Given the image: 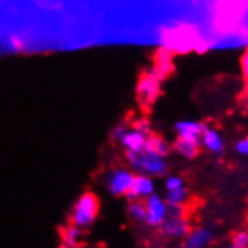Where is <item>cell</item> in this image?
Masks as SVG:
<instances>
[{
	"label": "cell",
	"instance_id": "4",
	"mask_svg": "<svg viewBox=\"0 0 248 248\" xmlns=\"http://www.w3.org/2000/svg\"><path fill=\"white\" fill-rule=\"evenodd\" d=\"M161 80L163 77L158 74L156 69H151L140 78L137 84V96L143 106H151L155 103V99L161 91Z\"/></svg>",
	"mask_w": 248,
	"mask_h": 248
},
{
	"label": "cell",
	"instance_id": "5",
	"mask_svg": "<svg viewBox=\"0 0 248 248\" xmlns=\"http://www.w3.org/2000/svg\"><path fill=\"white\" fill-rule=\"evenodd\" d=\"M146 208V224L149 227H158L161 226L169 217V205L166 203L164 197L159 194H152L144 200Z\"/></svg>",
	"mask_w": 248,
	"mask_h": 248
},
{
	"label": "cell",
	"instance_id": "20",
	"mask_svg": "<svg viewBox=\"0 0 248 248\" xmlns=\"http://www.w3.org/2000/svg\"><path fill=\"white\" fill-rule=\"evenodd\" d=\"M133 129L139 131V133H141L144 136H151V124H149L148 119H144V118H140V119L134 121Z\"/></svg>",
	"mask_w": 248,
	"mask_h": 248
},
{
	"label": "cell",
	"instance_id": "9",
	"mask_svg": "<svg viewBox=\"0 0 248 248\" xmlns=\"http://www.w3.org/2000/svg\"><path fill=\"white\" fill-rule=\"evenodd\" d=\"M200 146H203V148L208 152H211L212 155L220 156L226 149V141H224L223 134L217 128L206 126L200 139Z\"/></svg>",
	"mask_w": 248,
	"mask_h": 248
},
{
	"label": "cell",
	"instance_id": "11",
	"mask_svg": "<svg viewBox=\"0 0 248 248\" xmlns=\"http://www.w3.org/2000/svg\"><path fill=\"white\" fill-rule=\"evenodd\" d=\"M148 137L149 136H144L141 133L136 129H128L126 134L122 137L121 140V144L125 148L126 152H131V154H140L144 151L146 148V141H148Z\"/></svg>",
	"mask_w": 248,
	"mask_h": 248
},
{
	"label": "cell",
	"instance_id": "2",
	"mask_svg": "<svg viewBox=\"0 0 248 248\" xmlns=\"http://www.w3.org/2000/svg\"><path fill=\"white\" fill-rule=\"evenodd\" d=\"M98 208L99 205H98L96 196H93L92 193L81 194L77 199L74 208H72L71 224L78 227L80 230L91 227L98 217Z\"/></svg>",
	"mask_w": 248,
	"mask_h": 248
},
{
	"label": "cell",
	"instance_id": "17",
	"mask_svg": "<svg viewBox=\"0 0 248 248\" xmlns=\"http://www.w3.org/2000/svg\"><path fill=\"white\" fill-rule=\"evenodd\" d=\"M248 41L244 39L242 36H236V35H227L226 38L220 39L215 42V48H226V50H235L239 48L242 46H247Z\"/></svg>",
	"mask_w": 248,
	"mask_h": 248
},
{
	"label": "cell",
	"instance_id": "6",
	"mask_svg": "<svg viewBox=\"0 0 248 248\" xmlns=\"http://www.w3.org/2000/svg\"><path fill=\"white\" fill-rule=\"evenodd\" d=\"M191 230L188 218H167V220L159 226L161 236L170 241H182Z\"/></svg>",
	"mask_w": 248,
	"mask_h": 248
},
{
	"label": "cell",
	"instance_id": "15",
	"mask_svg": "<svg viewBox=\"0 0 248 248\" xmlns=\"http://www.w3.org/2000/svg\"><path fill=\"white\" fill-rule=\"evenodd\" d=\"M81 239V230L76 226H68L62 233V247L61 248H76Z\"/></svg>",
	"mask_w": 248,
	"mask_h": 248
},
{
	"label": "cell",
	"instance_id": "26",
	"mask_svg": "<svg viewBox=\"0 0 248 248\" xmlns=\"http://www.w3.org/2000/svg\"><path fill=\"white\" fill-rule=\"evenodd\" d=\"M229 248H236V247H233V245H230V247H229Z\"/></svg>",
	"mask_w": 248,
	"mask_h": 248
},
{
	"label": "cell",
	"instance_id": "14",
	"mask_svg": "<svg viewBox=\"0 0 248 248\" xmlns=\"http://www.w3.org/2000/svg\"><path fill=\"white\" fill-rule=\"evenodd\" d=\"M188 188L182 186L178 189H173V191H167L164 200L169 206H185V203L188 202Z\"/></svg>",
	"mask_w": 248,
	"mask_h": 248
},
{
	"label": "cell",
	"instance_id": "18",
	"mask_svg": "<svg viewBox=\"0 0 248 248\" xmlns=\"http://www.w3.org/2000/svg\"><path fill=\"white\" fill-rule=\"evenodd\" d=\"M230 245L236 248H248V230L247 229L238 230L235 235H233Z\"/></svg>",
	"mask_w": 248,
	"mask_h": 248
},
{
	"label": "cell",
	"instance_id": "3",
	"mask_svg": "<svg viewBox=\"0 0 248 248\" xmlns=\"http://www.w3.org/2000/svg\"><path fill=\"white\" fill-rule=\"evenodd\" d=\"M134 178H136V173L125 167H118V169L110 170L106 176V185H107L108 193L116 197L126 196L131 189V185L134 182Z\"/></svg>",
	"mask_w": 248,
	"mask_h": 248
},
{
	"label": "cell",
	"instance_id": "25",
	"mask_svg": "<svg viewBox=\"0 0 248 248\" xmlns=\"http://www.w3.org/2000/svg\"><path fill=\"white\" fill-rule=\"evenodd\" d=\"M209 248H220V247H212V245H211V247H209Z\"/></svg>",
	"mask_w": 248,
	"mask_h": 248
},
{
	"label": "cell",
	"instance_id": "13",
	"mask_svg": "<svg viewBox=\"0 0 248 248\" xmlns=\"http://www.w3.org/2000/svg\"><path fill=\"white\" fill-rule=\"evenodd\" d=\"M171 149L176 152L179 156H182L185 159H193V158H196L199 155L200 143H193V141L176 139V141H174L173 146H171Z\"/></svg>",
	"mask_w": 248,
	"mask_h": 248
},
{
	"label": "cell",
	"instance_id": "24",
	"mask_svg": "<svg viewBox=\"0 0 248 248\" xmlns=\"http://www.w3.org/2000/svg\"><path fill=\"white\" fill-rule=\"evenodd\" d=\"M242 72H244L245 81L248 83V50L242 56Z\"/></svg>",
	"mask_w": 248,
	"mask_h": 248
},
{
	"label": "cell",
	"instance_id": "8",
	"mask_svg": "<svg viewBox=\"0 0 248 248\" xmlns=\"http://www.w3.org/2000/svg\"><path fill=\"white\" fill-rule=\"evenodd\" d=\"M155 194V182L149 176H143V174H136L134 182L131 185V189L125 196L129 202L133 200H141L144 202L148 197Z\"/></svg>",
	"mask_w": 248,
	"mask_h": 248
},
{
	"label": "cell",
	"instance_id": "7",
	"mask_svg": "<svg viewBox=\"0 0 248 248\" xmlns=\"http://www.w3.org/2000/svg\"><path fill=\"white\" fill-rule=\"evenodd\" d=\"M215 235L214 230L206 226H199L189 230L188 235L182 239L181 248H209Z\"/></svg>",
	"mask_w": 248,
	"mask_h": 248
},
{
	"label": "cell",
	"instance_id": "23",
	"mask_svg": "<svg viewBox=\"0 0 248 248\" xmlns=\"http://www.w3.org/2000/svg\"><path fill=\"white\" fill-rule=\"evenodd\" d=\"M169 217L170 218H186V208L185 206H169Z\"/></svg>",
	"mask_w": 248,
	"mask_h": 248
},
{
	"label": "cell",
	"instance_id": "22",
	"mask_svg": "<svg viewBox=\"0 0 248 248\" xmlns=\"http://www.w3.org/2000/svg\"><path fill=\"white\" fill-rule=\"evenodd\" d=\"M235 152L241 156H248V136L236 141Z\"/></svg>",
	"mask_w": 248,
	"mask_h": 248
},
{
	"label": "cell",
	"instance_id": "1",
	"mask_svg": "<svg viewBox=\"0 0 248 248\" xmlns=\"http://www.w3.org/2000/svg\"><path fill=\"white\" fill-rule=\"evenodd\" d=\"M126 161L133 169L136 174H143V176H164L167 173V161L166 158L149 152H140V154H131L126 152Z\"/></svg>",
	"mask_w": 248,
	"mask_h": 248
},
{
	"label": "cell",
	"instance_id": "16",
	"mask_svg": "<svg viewBox=\"0 0 248 248\" xmlns=\"http://www.w3.org/2000/svg\"><path fill=\"white\" fill-rule=\"evenodd\" d=\"M126 212L129 218L136 223H144L146 221V208H144V202L141 200H133L128 203Z\"/></svg>",
	"mask_w": 248,
	"mask_h": 248
},
{
	"label": "cell",
	"instance_id": "21",
	"mask_svg": "<svg viewBox=\"0 0 248 248\" xmlns=\"http://www.w3.org/2000/svg\"><path fill=\"white\" fill-rule=\"evenodd\" d=\"M129 128L125 125V124H119V125H116L113 129H111V133H110V137H111V140H114V141H121L122 140V137L126 134V131H128Z\"/></svg>",
	"mask_w": 248,
	"mask_h": 248
},
{
	"label": "cell",
	"instance_id": "12",
	"mask_svg": "<svg viewBox=\"0 0 248 248\" xmlns=\"http://www.w3.org/2000/svg\"><path fill=\"white\" fill-rule=\"evenodd\" d=\"M144 151L149 152V154H154V155H158V156H161V158H167L169 154L171 152V146L163 137L151 134L148 137V141H146Z\"/></svg>",
	"mask_w": 248,
	"mask_h": 248
},
{
	"label": "cell",
	"instance_id": "10",
	"mask_svg": "<svg viewBox=\"0 0 248 248\" xmlns=\"http://www.w3.org/2000/svg\"><path fill=\"white\" fill-rule=\"evenodd\" d=\"M205 128H206L205 124L197 122V121H179L176 125H174L178 139L193 141V143H200V139H202V134H203V131H205Z\"/></svg>",
	"mask_w": 248,
	"mask_h": 248
},
{
	"label": "cell",
	"instance_id": "19",
	"mask_svg": "<svg viewBox=\"0 0 248 248\" xmlns=\"http://www.w3.org/2000/svg\"><path fill=\"white\" fill-rule=\"evenodd\" d=\"M164 186L167 191H173V189L182 188L185 185H184V179L179 176V174H169V176L164 179Z\"/></svg>",
	"mask_w": 248,
	"mask_h": 248
}]
</instances>
